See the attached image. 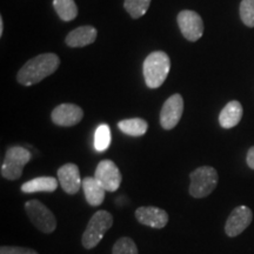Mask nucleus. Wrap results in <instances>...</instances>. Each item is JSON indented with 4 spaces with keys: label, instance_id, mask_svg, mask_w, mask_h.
<instances>
[{
    "label": "nucleus",
    "instance_id": "obj_1",
    "mask_svg": "<svg viewBox=\"0 0 254 254\" xmlns=\"http://www.w3.org/2000/svg\"><path fill=\"white\" fill-rule=\"evenodd\" d=\"M60 65L59 57L55 53H43L25 64L18 72L17 80L19 84L31 86L40 82L43 79L53 74Z\"/></svg>",
    "mask_w": 254,
    "mask_h": 254
},
{
    "label": "nucleus",
    "instance_id": "obj_2",
    "mask_svg": "<svg viewBox=\"0 0 254 254\" xmlns=\"http://www.w3.org/2000/svg\"><path fill=\"white\" fill-rule=\"evenodd\" d=\"M171 69V60L163 51L152 52L144 62V78L150 88H158L166 80Z\"/></svg>",
    "mask_w": 254,
    "mask_h": 254
},
{
    "label": "nucleus",
    "instance_id": "obj_3",
    "mask_svg": "<svg viewBox=\"0 0 254 254\" xmlns=\"http://www.w3.org/2000/svg\"><path fill=\"white\" fill-rule=\"evenodd\" d=\"M190 194L193 198L201 199L211 194L218 185V173L211 166H201L190 174Z\"/></svg>",
    "mask_w": 254,
    "mask_h": 254
},
{
    "label": "nucleus",
    "instance_id": "obj_4",
    "mask_svg": "<svg viewBox=\"0 0 254 254\" xmlns=\"http://www.w3.org/2000/svg\"><path fill=\"white\" fill-rule=\"evenodd\" d=\"M113 224L112 214L107 211H98L88 221L86 230L82 234L81 243L85 249H94L103 239L105 233L110 230Z\"/></svg>",
    "mask_w": 254,
    "mask_h": 254
},
{
    "label": "nucleus",
    "instance_id": "obj_5",
    "mask_svg": "<svg viewBox=\"0 0 254 254\" xmlns=\"http://www.w3.org/2000/svg\"><path fill=\"white\" fill-rule=\"evenodd\" d=\"M30 151L21 146L9 147L1 165V176L7 180H18L23 174L24 166L31 160Z\"/></svg>",
    "mask_w": 254,
    "mask_h": 254
},
{
    "label": "nucleus",
    "instance_id": "obj_6",
    "mask_svg": "<svg viewBox=\"0 0 254 254\" xmlns=\"http://www.w3.org/2000/svg\"><path fill=\"white\" fill-rule=\"evenodd\" d=\"M25 211L32 224L43 233H52L57 227L56 217L39 200H30L25 204Z\"/></svg>",
    "mask_w": 254,
    "mask_h": 254
},
{
    "label": "nucleus",
    "instance_id": "obj_7",
    "mask_svg": "<svg viewBox=\"0 0 254 254\" xmlns=\"http://www.w3.org/2000/svg\"><path fill=\"white\" fill-rule=\"evenodd\" d=\"M178 25L183 36L190 41H196L204 34V21L194 11L185 9L178 14Z\"/></svg>",
    "mask_w": 254,
    "mask_h": 254
},
{
    "label": "nucleus",
    "instance_id": "obj_8",
    "mask_svg": "<svg viewBox=\"0 0 254 254\" xmlns=\"http://www.w3.org/2000/svg\"><path fill=\"white\" fill-rule=\"evenodd\" d=\"M94 178L100 183V185L109 192H116L122 184V173L118 166L112 160H101L95 170Z\"/></svg>",
    "mask_w": 254,
    "mask_h": 254
},
{
    "label": "nucleus",
    "instance_id": "obj_9",
    "mask_svg": "<svg viewBox=\"0 0 254 254\" xmlns=\"http://www.w3.org/2000/svg\"><path fill=\"white\" fill-rule=\"evenodd\" d=\"M184 113V99L180 94L171 95L160 112V124L165 129H172L180 122Z\"/></svg>",
    "mask_w": 254,
    "mask_h": 254
},
{
    "label": "nucleus",
    "instance_id": "obj_10",
    "mask_svg": "<svg viewBox=\"0 0 254 254\" xmlns=\"http://www.w3.org/2000/svg\"><path fill=\"white\" fill-rule=\"evenodd\" d=\"M253 213L247 206H239L231 212L226 225H225V232L228 237L234 238L243 233L250 224L252 222Z\"/></svg>",
    "mask_w": 254,
    "mask_h": 254
},
{
    "label": "nucleus",
    "instance_id": "obj_11",
    "mask_svg": "<svg viewBox=\"0 0 254 254\" xmlns=\"http://www.w3.org/2000/svg\"><path fill=\"white\" fill-rule=\"evenodd\" d=\"M84 111L81 107L74 104H62L52 111L51 118L58 126L69 127L74 126L81 122Z\"/></svg>",
    "mask_w": 254,
    "mask_h": 254
},
{
    "label": "nucleus",
    "instance_id": "obj_12",
    "mask_svg": "<svg viewBox=\"0 0 254 254\" xmlns=\"http://www.w3.org/2000/svg\"><path fill=\"white\" fill-rule=\"evenodd\" d=\"M135 218L140 224L152 228H164L168 222L167 212L154 206L139 207L135 211Z\"/></svg>",
    "mask_w": 254,
    "mask_h": 254
},
{
    "label": "nucleus",
    "instance_id": "obj_13",
    "mask_svg": "<svg viewBox=\"0 0 254 254\" xmlns=\"http://www.w3.org/2000/svg\"><path fill=\"white\" fill-rule=\"evenodd\" d=\"M58 180L62 189L68 194H75L82 186L80 172L75 164H65L58 170Z\"/></svg>",
    "mask_w": 254,
    "mask_h": 254
},
{
    "label": "nucleus",
    "instance_id": "obj_14",
    "mask_svg": "<svg viewBox=\"0 0 254 254\" xmlns=\"http://www.w3.org/2000/svg\"><path fill=\"white\" fill-rule=\"evenodd\" d=\"M98 32L93 26H81L69 32L66 37V44L69 47H84L94 43Z\"/></svg>",
    "mask_w": 254,
    "mask_h": 254
},
{
    "label": "nucleus",
    "instance_id": "obj_15",
    "mask_svg": "<svg viewBox=\"0 0 254 254\" xmlns=\"http://www.w3.org/2000/svg\"><path fill=\"white\" fill-rule=\"evenodd\" d=\"M243 118V106L239 101L232 100L219 114V124L222 128H232L237 126Z\"/></svg>",
    "mask_w": 254,
    "mask_h": 254
},
{
    "label": "nucleus",
    "instance_id": "obj_16",
    "mask_svg": "<svg viewBox=\"0 0 254 254\" xmlns=\"http://www.w3.org/2000/svg\"><path fill=\"white\" fill-rule=\"evenodd\" d=\"M82 190H84L85 198L91 206H100L104 202L105 192L106 190L100 185L95 178L87 177L82 180Z\"/></svg>",
    "mask_w": 254,
    "mask_h": 254
},
{
    "label": "nucleus",
    "instance_id": "obj_17",
    "mask_svg": "<svg viewBox=\"0 0 254 254\" xmlns=\"http://www.w3.org/2000/svg\"><path fill=\"white\" fill-rule=\"evenodd\" d=\"M59 180L53 177H39L26 182L21 186L24 193H36V192H55L58 189Z\"/></svg>",
    "mask_w": 254,
    "mask_h": 254
},
{
    "label": "nucleus",
    "instance_id": "obj_18",
    "mask_svg": "<svg viewBox=\"0 0 254 254\" xmlns=\"http://www.w3.org/2000/svg\"><path fill=\"white\" fill-rule=\"evenodd\" d=\"M119 129L123 133L131 136H141L147 132L148 124L146 120L141 118L125 119L118 123Z\"/></svg>",
    "mask_w": 254,
    "mask_h": 254
},
{
    "label": "nucleus",
    "instance_id": "obj_19",
    "mask_svg": "<svg viewBox=\"0 0 254 254\" xmlns=\"http://www.w3.org/2000/svg\"><path fill=\"white\" fill-rule=\"evenodd\" d=\"M57 14L64 21H71L77 17L78 7L74 0H53Z\"/></svg>",
    "mask_w": 254,
    "mask_h": 254
},
{
    "label": "nucleus",
    "instance_id": "obj_20",
    "mask_svg": "<svg viewBox=\"0 0 254 254\" xmlns=\"http://www.w3.org/2000/svg\"><path fill=\"white\" fill-rule=\"evenodd\" d=\"M111 145V129L110 126L103 124L97 128L94 134V148L98 152H104Z\"/></svg>",
    "mask_w": 254,
    "mask_h": 254
},
{
    "label": "nucleus",
    "instance_id": "obj_21",
    "mask_svg": "<svg viewBox=\"0 0 254 254\" xmlns=\"http://www.w3.org/2000/svg\"><path fill=\"white\" fill-rule=\"evenodd\" d=\"M151 0H125V9L132 18L138 19L147 12Z\"/></svg>",
    "mask_w": 254,
    "mask_h": 254
},
{
    "label": "nucleus",
    "instance_id": "obj_22",
    "mask_svg": "<svg viewBox=\"0 0 254 254\" xmlns=\"http://www.w3.org/2000/svg\"><path fill=\"white\" fill-rule=\"evenodd\" d=\"M112 254H138V249L131 238L124 237L114 244Z\"/></svg>",
    "mask_w": 254,
    "mask_h": 254
},
{
    "label": "nucleus",
    "instance_id": "obj_23",
    "mask_svg": "<svg viewBox=\"0 0 254 254\" xmlns=\"http://www.w3.org/2000/svg\"><path fill=\"white\" fill-rule=\"evenodd\" d=\"M240 18L249 27H254V0H243L240 4Z\"/></svg>",
    "mask_w": 254,
    "mask_h": 254
},
{
    "label": "nucleus",
    "instance_id": "obj_24",
    "mask_svg": "<svg viewBox=\"0 0 254 254\" xmlns=\"http://www.w3.org/2000/svg\"><path fill=\"white\" fill-rule=\"evenodd\" d=\"M0 254H39L34 250L26 249V247L17 246H2L0 249Z\"/></svg>",
    "mask_w": 254,
    "mask_h": 254
},
{
    "label": "nucleus",
    "instance_id": "obj_25",
    "mask_svg": "<svg viewBox=\"0 0 254 254\" xmlns=\"http://www.w3.org/2000/svg\"><path fill=\"white\" fill-rule=\"evenodd\" d=\"M246 161H247V165H249V167L254 170V146L253 147H251L249 152H247Z\"/></svg>",
    "mask_w": 254,
    "mask_h": 254
},
{
    "label": "nucleus",
    "instance_id": "obj_26",
    "mask_svg": "<svg viewBox=\"0 0 254 254\" xmlns=\"http://www.w3.org/2000/svg\"><path fill=\"white\" fill-rule=\"evenodd\" d=\"M2 32H4V21L1 18L0 19V36H2Z\"/></svg>",
    "mask_w": 254,
    "mask_h": 254
}]
</instances>
